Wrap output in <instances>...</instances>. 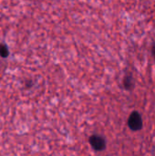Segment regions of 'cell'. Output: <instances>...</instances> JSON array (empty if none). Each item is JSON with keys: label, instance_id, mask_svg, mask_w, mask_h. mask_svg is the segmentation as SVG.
Here are the masks:
<instances>
[{"label": "cell", "instance_id": "cell-5", "mask_svg": "<svg viewBox=\"0 0 155 156\" xmlns=\"http://www.w3.org/2000/svg\"><path fill=\"white\" fill-rule=\"evenodd\" d=\"M152 54H153V58H155V43H153V44L152 45Z\"/></svg>", "mask_w": 155, "mask_h": 156}, {"label": "cell", "instance_id": "cell-4", "mask_svg": "<svg viewBox=\"0 0 155 156\" xmlns=\"http://www.w3.org/2000/svg\"><path fill=\"white\" fill-rule=\"evenodd\" d=\"M8 56H9V49L7 46L4 43H0V57L5 58Z\"/></svg>", "mask_w": 155, "mask_h": 156}, {"label": "cell", "instance_id": "cell-3", "mask_svg": "<svg viewBox=\"0 0 155 156\" xmlns=\"http://www.w3.org/2000/svg\"><path fill=\"white\" fill-rule=\"evenodd\" d=\"M123 86L127 90H132L134 88V80L132 75H126L123 79Z\"/></svg>", "mask_w": 155, "mask_h": 156}, {"label": "cell", "instance_id": "cell-1", "mask_svg": "<svg viewBox=\"0 0 155 156\" xmlns=\"http://www.w3.org/2000/svg\"><path fill=\"white\" fill-rule=\"evenodd\" d=\"M143 126V123L142 115L138 112H136V111L132 112L131 113L129 119H128V127L132 131L137 132V131L142 130Z\"/></svg>", "mask_w": 155, "mask_h": 156}, {"label": "cell", "instance_id": "cell-2", "mask_svg": "<svg viewBox=\"0 0 155 156\" xmlns=\"http://www.w3.org/2000/svg\"><path fill=\"white\" fill-rule=\"evenodd\" d=\"M89 143L93 150H95L96 152H101L106 148V140L104 139V137L98 134L91 135L89 139Z\"/></svg>", "mask_w": 155, "mask_h": 156}]
</instances>
